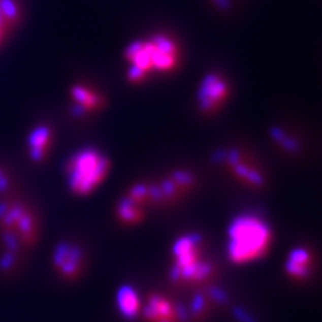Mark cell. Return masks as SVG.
Here are the masks:
<instances>
[{
  "instance_id": "6da1fadb",
  "label": "cell",
  "mask_w": 322,
  "mask_h": 322,
  "mask_svg": "<svg viewBox=\"0 0 322 322\" xmlns=\"http://www.w3.org/2000/svg\"><path fill=\"white\" fill-rule=\"evenodd\" d=\"M227 255L236 265L262 258L269 250L271 230L266 221L255 215H239L227 230Z\"/></svg>"
},
{
  "instance_id": "7a4b0ae2",
  "label": "cell",
  "mask_w": 322,
  "mask_h": 322,
  "mask_svg": "<svg viewBox=\"0 0 322 322\" xmlns=\"http://www.w3.org/2000/svg\"><path fill=\"white\" fill-rule=\"evenodd\" d=\"M110 163L105 154L94 148H85L74 153L68 163V184L74 195L86 196L108 176Z\"/></svg>"
},
{
  "instance_id": "3957f363",
  "label": "cell",
  "mask_w": 322,
  "mask_h": 322,
  "mask_svg": "<svg viewBox=\"0 0 322 322\" xmlns=\"http://www.w3.org/2000/svg\"><path fill=\"white\" fill-rule=\"evenodd\" d=\"M202 244L203 238L198 234L181 235L173 242L172 281L202 282L212 274L214 267L211 262L202 259Z\"/></svg>"
},
{
  "instance_id": "277c9868",
  "label": "cell",
  "mask_w": 322,
  "mask_h": 322,
  "mask_svg": "<svg viewBox=\"0 0 322 322\" xmlns=\"http://www.w3.org/2000/svg\"><path fill=\"white\" fill-rule=\"evenodd\" d=\"M214 163L224 167L236 180L251 188H262L266 176L254 161L238 148H223L214 153Z\"/></svg>"
},
{
  "instance_id": "5b68a950",
  "label": "cell",
  "mask_w": 322,
  "mask_h": 322,
  "mask_svg": "<svg viewBox=\"0 0 322 322\" xmlns=\"http://www.w3.org/2000/svg\"><path fill=\"white\" fill-rule=\"evenodd\" d=\"M196 183L195 173L188 169H175L156 183H148L149 204H168L188 192Z\"/></svg>"
},
{
  "instance_id": "8992f818",
  "label": "cell",
  "mask_w": 322,
  "mask_h": 322,
  "mask_svg": "<svg viewBox=\"0 0 322 322\" xmlns=\"http://www.w3.org/2000/svg\"><path fill=\"white\" fill-rule=\"evenodd\" d=\"M152 73H169L177 66L179 47L169 35L154 34L145 39Z\"/></svg>"
},
{
  "instance_id": "52a82bcc",
  "label": "cell",
  "mask_w": 322,
  "mask_h": 322,
  "mask_svg": "<svg viewBox=\"0 0 322 322\" xmlns=\"http://www.w3.org/2000/svg\"><path fill=\"white\" fill-rule=\"evenodd\" d=\"M229 83L224 77L217 73H208L204 75L199 85L196 101L199 109L203 113H214L223 105L226 98L229 97Z\"/></svg>"
},
{
  "instance_id": "ba28073f",
  "label": "cell",
  "mask_w": 322,
  "mask_h": 322,
  "mask_svg": "<svg viewBox=\"0 0 322 322\" xmlns=\"http://www.w3.org/2000/svg\"><path fill=\"white\" fill-rule=\"evenodd\" d=\"M54 266L66 278H74L82 267V250L69 242H62L55 247L53 255Z\"/></svg>"
},
{
  "instance_id": "9c48e42d",
  "label": "cell",
  "mask_w": 322,
  "mask_h": 322,
  "mask_svg": "<svg viewBox=\"0 0 322 322\" xmlns=\"http://www.w3.org/2000/svg\"><path fill=\"white\" fill-rule=\"evenodd\" d=\"M73 117H83L102 105V98L98 93L85 85H74L70 90Z\"/></svg>"
},
{
  "instance_id": "30bf717a",
  "label": "cell",
  "mask_w": 322,
  "mask_h": 322,
  "mask_svg": "<svg viewBox=\"0 0 322 322\" xmlns=\"http://www.w3.org/2000/svg\"><path fill=\"white\" fill-rule=\"evenodd\" d=\"M51 136H53V132L46 125H39V126L33 129V132L28 136V141H27L31 160L39 163L45 158L47 149H49L50 141H51Z\"/></svg>"
},
{
  "instance_id": "8fae6325",
  "label": "cell",
  "mask_w": 322,
  "mask_h": 322,
  "mask_svg": "<svg viewBox=\"0 0 322 322\" xmlns=\"http://www.w3.org/2000/svg\"><path fill=\"white\" fill-rule=\"evenodd\" d=\"M310 252L306 248H293L286 261V273L297 279H305L310 274Z\"/></svg>"
},
{
  "instance_id": "7c38bea8",
  "label": "cell",
  "mask_w": 322,
  "mask_h": 322,
  "mask_svg": "<svg viewBox=\"0 0 322 322\" xmlns=\"http://www.w3.org/2000/svg\"><path fill=\"white\" fill-rule=\"evenodd\" d=\"M117 307L126 319H135L140 313L139 294L132 286H122L117 292Z\"/></svg>"
},
{
  "instance_id": "4fadbf2b",
  "label": "cell",
  "mask_w": 322,
  "mask_h": 322,
  "mask_svg": "<svg viewBox=\"0 0 322 322\" xmlns=\"http://www.w3.org/2000/svg\"><path fill=\"white\" fill-rule=\"evenodd\" d=\"M144 314L149 321L160 322L172 318L176 314V309L168 300H165L158 294H153L149 298V304L146 306Z\"/></svg>"
},
{
  "instance_id": "5bb4252c",
  "label": "cell",
  "mask_w": 322,
  "mask_h": 322,
  "mask_svg": "<svg viewBox=\"0 0 322 322\" xmlns=\"http://www.w3.org/2000/svg\"><path fill=\"white\" fill-rule=\"evenodd\" d=\"M270 137L274 143L277 144L282 150H285L288 154L301 153L302 145L301 141L293 135L292 132L282 126H271L270 127Z\"/></svg>"
},
{
  "instance_id": "9a60e30c",
  "label": "cell",
  "mask_w": 322,
  "mask_h": 322,
  "mask_svg": "<svg viewBox=\"0 0 322 322\" xmlns=\"http://www.w3.org/2000/svg\"><path fill=\"white\" fill-rule=\"evenodd\" d=\"M144 207L136 203L127 195L121 199L117 204V215L125 224H137L144 216Z\"/></svg>"
},
{
  "instance_id": "2e32d148",
  "label": "cell",
  "mask_w": 322,
  "mask_h": 322,
  "mask_svg": "<svg viewBox=\"0 0 322 322\" xmlns=\"http://www.w3.org/2000/svg\"><path fill=\"white\" fill-rule=\"evenodd\" d=\"M204 306H206V298L203 294H196L195 298H194V302H192V313H202L204 310Z\"/></svg>"
},
{
  "instance_id": "e0dca14e",
  "label": "cell",
  "mask_w": 322,
  "mask_h": 322,
  "mask_svg": "<svg viewBox=\"0 0 322 322\" xmlns=\"http://www.w3.org/2000/svg\"><path fill=\"white\" fill-rule=\"evenodd\" d=\"M208 293H210V296L212 297L215 301H217V302H220V304H226V302H227V294H226L221 288L212 287Z\"/></svg>"
},
{
  "instance_id": "ac0fdd59",
  "label": "cell",
  "mask_w": 322,
  "mask_h": 322,
  "mask_svg": "<svg viewBox=\"0 0 322 322\" xmlns=\"http://www.w3.org/2000/svg\"><path fill=\"white\" fill-rule=\"evenodd\" d=\"M234 315H235L236 319L239 322H255L254 319H252V317H250V315L247 314V311L242 310L239 307H235V309H234Z\"/></svg>"
},
{
  "instance_id": "d6986e66",
  "label": "cell",
  "mask_w": 322,
  "mask_h": 322,
  "mask_svg": "<svg viewBox=\"0 0 322 322\" xmlns=\"http://www.w3.org/2000/svg\"><path fill=\"white\" fill-rule=\"evenodd\" d=\"M14 261H15V256L12 252H8V254L4 255V258L2 259V262H0V266L2 269L7 270V269H11L12 265H14Z\"/></svg>"
},
{
  "instance_id": "ffe728a7",
  "label": "cell",
  "mask_w": 322,
  "mask_h": 322,
  "mask_svg": "<svg viewBox=\"0 0 322 322\" xmlns=\"http://www.w3.org/2000/svg\"><path fill=\"white\" fill-rule=\"evenodd\" d=\"M215 3V6H216L219 10H221V11H229L230 8H231V0H212Z\"/></svg>"
},
{
  "instance_id": "44dd1931",
  "label": "cell",
  "mask_w": 322,
  "mask_h": 322,
  "mask_svg": "<svg viewBox=\"0 0 322 322\" xmlns=\"http://www.w3.org/2000/svg\"><path fill=\"white\" fill-rule=\"evenodd\" d=\"M8 185H10V180H8V177L3 173V175L0 176V192L6 191L8 188Z\"/></svg>"
},
{
  "instance_id": "7402d4cb",
  "label": "cell",
  "mask_w": 322,
  "mask_h": 322,
  "mask_svg": "<svg viewBox=\"0 0 322 322\" xmlns=\"http://www.w3.org/2000/svg\"><path fill=\"white\" fill-rule=\"evenodd\" d=\"M160 322H171V319H164V321H160Z\"/></svg>"
},
{
  "instance_id": "603a6c76",
  "label": "cell",
  "mask_w": 322,
  "mask_h": 322,
  "mask_svg": "<svg viewBox=\"0 0 322 322\" xmlns=\"http://www.w3.org/2000/svg\"><path fill=\"white\" fill-rule=\"evenodd\" d=\"M2 175H3V172H2V169H0V176H2Z\"/></svg>"
}]
</instances>
